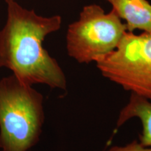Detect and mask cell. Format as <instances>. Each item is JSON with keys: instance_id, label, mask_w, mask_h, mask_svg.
I'll list each match as a JSON object with an SVG mask.
<instances>
[{"instance_id": "1", "label": "cell", "mask_w": 151, "mask_h": 151, "mask_svg": "<svg viewBox=\"0 0 151 151\" xmlns=\"http://www.w3.org/2000/svg\"><path fill=\"white\" fill-rule=\"evenodd\" d=\"M8 18L0 31V67L9 69L24 84H44L67 90V78L55 59L43 47L46 36L60 29V16L43 17L6 0Z\"/></svg>"}, {"instance_id": "2", "label": "cell", "mask_w": 151, "mask_h": 151, "mask_svg": "<svg viewBox=\"0 0 151 151\" xmlns=\"http://www.w3.org/2000/svg\"><path fill=\"white\" fill-rule=\"evenodd\" d=\"M43 97L14 74L0 80V149L27 151L40 139Z\"/></svg>"}, {"instance_id": "3", "label": "cell", "mask_w": 151, "mask_h": 151, "mask_svg": "<svg viewBox=\"0 0 151 151\" xmlns=\"http://www.w3.org/2000/svg\"><path fill=\"white\" fill-rule=\"evenodd\" d=\"M127 32L114 9L106 14L99 5L86 6L78 20L68 27V55L81 64L97 62L118 47Z\"/></svg>"}, {"instance_id": "4", "label": "cell", "mask_w": 151, "mask_h": 151, "mask_svg": "<svg viewBox=\"0 0 151 151\" xmlns=\"http://www.w3.org/2000/svg\"><path fill=\"white\" fill-rule=\"evenodd\" d=\"M96 64L106 78L151 101V32H127L118 47Z\"/></svg>"}, {"instance_id": "5", "label": "cell", "mask_w": 151, "mask_h": 151, "mask_svg": "<svg viewBox=\"0 0 151 151\" xmlns=\"http://www.w3.org/2000/svg\"><path fill=\"white\" fill-rule=\"evenodd\" d=\"M121 19L127 32L139 29L151 32V4L147 0H107Z\"/></svg>"}, {"instance_id": "6", "label": "cell", "mask_w": 151, "mask_h": 151, "mask_svg": "<svg viewBox=\"0 0 151 151\" xmlns=\"http://www.w3.org/2000/svg\"><path fill=\"white\" fill-rule=\"evenodd\" d=\"M134 118H139L142 124L139 142L143 146L151 148V101L138 94L131 93L129 101L119 114L117 128Z\"/></svg>"}, {"instance_id": "7", "label": "cell", "mask_w": 151, "mask_h": 151, "mask_svg": "<svg viewBox=\"0 0 151 151\" xmlns=\"http://www.w3.org/2000/svg\"><path fill=\"white\" fill-rule=\"evenodd\" d=\"M107 151H151V148L145 147L137 141H134L122 146H113Z\"/></svg>"}]
</instances>
